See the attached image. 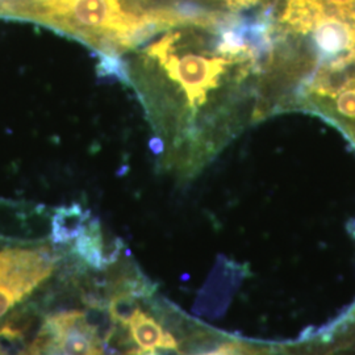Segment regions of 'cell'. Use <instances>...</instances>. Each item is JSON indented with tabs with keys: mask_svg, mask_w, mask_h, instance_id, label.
<instances>
[{
	"mask_svg": "<svg viewBox=\"0 0 355 355\" xmlns=\"http://www.w3.org/2000/svg\"><path fill=\"white\" fill-rule=\"evenodd\" d=\"M0 355H7V352L1 347V345H0Z\"/></svg>",
	"mask_w": 355,
	"mask_h": 355,
	"instance_id": "obj_10",
	"label": "cell"
},
{
	"mask_svg": "<svg viewBox=\"0 0 355 355\" xmlns=\"http://www.w3.org/2000/svg\"><path fill=\"white\" fill-rule=\"evenodd\" d=\"M0 17L26 20L120 58L159 33L130 0H0Z\"/></svg>",
	"mask_w": 355,
	"mask_h": 355,
	"instance_id": "obj_2",
	"label": "cell"
},
{
	"mask_svg": "<svg viewBox=\"0 0 355 355\" xmlns=\"http://www.w3.org/2000/svg\"><path fill=\"white\" fill-rule=\"evenodd\" d=\"M41 331L60 355H104L101 334L85 312L64 311L51 315Z\"/></svg>",
	"mask_w": 355,
	"mask_h": 355,
	"instance_id": "obj_5",
	"label": "cell"
},
{
	"mask_svg": "<svg viewBox=\"0 0 355 355\" xmlns=\"http://www.w3.org/2000/svg\"><path fill=\"white\" fill-rule=\"evenodd\" d=\"M198 355H259L257 352H254L253 349L243 346L240 343H224L220 347H217L215 350L207 352L203 354Z\"/></svg>",
	"mask_w": 355,
	"mask_h": 355,
	"instance_id": "obj_9",
	"label": "cell"
},
{
	"mask_svg": "<svg viewBox=\"0 0 355 355\" xmlns=\"http://www.w3.org/2000/svg\"><path fill=\"white\" fill-rule=\"evenodd\" d=\"M352 135H353V139H354L355 141V132H352Z\"/></svg>",
	"mask_w": 355,
	"mask_h": 355,
	"instance_id": "obj_11",
	"label": "cell"
},
{
	"mask_svg": "<svg viewBox=\"0 0 355 355\" xmlns=\"http://www.w3.org/2000/svg\"><path fill=\"white\" fill-rule=\"evenodd\" d=\"M268 0H130L158 32L180 26H221L265 12Z\"/></svg>",
	"mask_w": 355,
	"mask_h": 355,
	"instance_id": "obj_3",
	"label": "cell"
},
{
	"mask_svg": "<svg viewBox=\"0 0 355 355\" xmlns=\"http://www.w3.org/2000/svg\"><path fill=\"white\" fill-rule=\"evenodd\" d=\"M271 48L259 15L223 26H174L116 60L119 76L139 95L164 168L195 174L240 130L250 119L261 57Z\"/></svg>",
	"mask_w": 355,
	"mask_h": 355,
	"instance_id": "obj_1",
	"label": "cell"
},
{
	"mask_svg": "<svg viewBox=\"0 0 355 355\" xmlns=\"http://www.w3.org/2000/svg\"><path fill=\"white\" fill-rule=\"evenodd\" d=\"M48 249L49 246L46 245L6 240L0 245V283L11 278L19 268L36 259Z\"/></svg>",
	"mask_w": 355,
	"mask_h": 355,
	"instance_id": "obj_8",
	"label": "cell"
},
{
	"mask_svg": "<svg viewBox=\"0 0 355 355\" xmlns=\"http://www.w3.org/2000/svg\"><path fill=\"white\" fill-rule=\"evenodd\" d=\"M123 325L129 329L132 340L139 347L135 354L142 355L157 350L173 352L178 349L177 340L150 315L139 308L129 312Z\"/></svg>",
	"mask_w": 355,
	"mask_h": 355,
	"instance_id": "obj_7",
	"label": "cell"
},
{
	"mask_svg": "<svg viewBox=\"0 0 355 355\" xmlns=\"http://www.w3.org/2000/svg\"><path fill=\"white\" fill-rule=\"evenodd\" d=\"M55 262L57 257L49 249L19 268L11 278L0 283V318H4L15 305L21 303L51 277Z\"/></svg>",
	"mask_w": 355,
	"mask_h": 355,
	"instance_id": "obj_6",
	"label": "cell"
},
{
	"mask_svg": "<svg viewBox=\"0 0 355 355\" xmlns=\"http://www.w3.org/2000/svg\"><path fill=\"white\" fill-rule=\"evenodd\" d=\"M305 105L327 116L347 132H355V64L318 67L305 86Z\"/></svg>",
	"mask_w": 355,
	"mask_h": 355,
	"instance_id": "obj_4",
	"label": "cell"
}]
</instances>
